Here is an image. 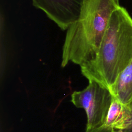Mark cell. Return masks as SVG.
I'll return each mask as SVG.
<instances>
[{
    "label": "cell",
    "instance_id": "6da1fadb",
    "mask_svg": "<svg viewBox=\"0 0 132 132\" xmlns=\"http://www.w3.org/2000/svg\"><path fill=\"white\" fill-rule=\"evenodd\" d=\"M132 61V18L120 6L112 14L99 49L92 59L80 65L89 81L110 90Z\"/></svg>",
    "mask_w": 132,
    "mask_h": 132
},
{
    "label": "cell",
    "instance_id": "7a4b0ae2",
    "mask_svg": "<svg viewBox=\"0 0 132 132\" xmlns=\"http://www.w3.org/2000/svg\"><path fill=\"white\" fill-rule=\"evenodd\" d=\"M120 0H84L78 18L67 29L61 66L80 65L94 58Z\"/></svg>",
    "mask_w": 132,
    "mask_h": 132
},
{
    "label": "cell",
    "instance_id": "3957f363",
    "mask_svg": "<svg viewBox=\"0 0 132 132\" xmlns=\"http://www.w3.org/2000/svg\"><path fill=\"white\" fill-rule=\"evenodd\" d=\"M112 95L110 90L91 81L84 89L71 94V102L77 108L85 110L87 122L86 132L103 126L109 109Z\"/></svg>",
    "mask_w": 132,
    "mask_h": 132
},
{
    "label": "cell",
    "instance_id": "277c9868",
    "mask_svg": "<svg viewBox=\"0 0 132 132\" xmlns=\"http://www.w3.org/2000/svg\"><path fill=\"white\" fill-rule=\"evenodd\" d=\"M84 0H32L36 8L42 10L62 30L79 17Z\"/></svg>",
    "mask_w": 132,
    "mask_h": 132
},
{
    "label": "cell",
    "instance_id": "5b68a950",
    "mask_svg": "<svg viewBox=\"0 0 132 132\" xmlns=\"http://www.w3.org/2000/svg\"><path fill=\"white\" fill-rule=\"evenodd\" d=\"M110 91L130 110L132 105V61L120 74Z\"/></svg>",
    "mask_w": 132,
    "mask_h": 132
},
{
    "label": "cell",
    "instance_id": "8992f818",
    "mask_svg": "<svg viewBox=\"0 0 132 132\" xmlns=\"http://www.w3.org/2000/svg\"><path fill=\"white\" fill-rule=\"evenodd\" d=\"M129 109L112 96L104 126L110 130H122L125 127Z\"/></svg>",
    "mask_w": 132,
    "mask_h": 132
},
{
    "label": "cell",
    "instance_id": "52a82bcc",
    "mask_svg": "<svg viewBox=\"0 0 132 132\" xmlns=\"http://www.w3.org/2000/svg\"><path fill=\"white\" fill-rule=\"evenodd\" d=\"M120 132H132V105L129 110L128 119L125 127L122 130H119Z\"/></svg>",
    "mask_w": 132,
    "mask_h": 132
},
{
    "label": "cell",
    "instance_id": "ba28073f",
    "mask_svg": "<svg viewBox=\"0 0 132 132\" xmlns=\"http://www.w3.org/2000/svg\"><path fill=\"white\" fill-rule=\"evenodd\" d=\"M111 130L108 128H107V127H106L105 126H104V125L100 128H98L97 129H95L94 130H92L91 131H89L88 132H110Z\"/></svg>",
    "mask_w": 132,
    "mask_h": 132
},
{
    "label": "cell",
    "instance_id": "9c48e42d",
    "mask_svg": "<svg viewBox=\"0 0 132 132\" xmlns=\"http://www.w3.org/2000/svg\"><path fill=\"white\" fill-rule=\"evenodd\" d=\"M110 132H120L119 130H112Z\"/></svg>",
    "mask_w": 132,
    "mask_h": 132
}]
</instances>
